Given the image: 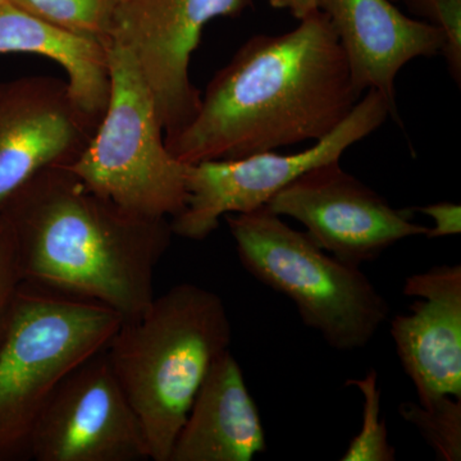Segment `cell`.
<instances>
[{
  "instance_id": "7",
  "label": "cell",
  "mask_w": 461,
  "mask_h": 461,
  "mask_svg": "<svg viewBox=\"0 0 461 461\" xmlns=\"http://www.w3.org/2000/svg\"><path fill=\"white\" fill-rule=\"evenodd\" d=\"M388 117L397 118V109L379 91L369 89L335 130L299 153L271 150L187 165L186 202L171 220L173 235L202 241L218 229L221 218L263 208L305 172L339 160Z\"/></svg>"
},
{
  "instance_id": "23",
  "label": "cell",
  "mask_w": 461,
  "mask_h": 461,
  "mask_svg": "<svg viewBox=\"0 0 461 461\" xmlns=\"http://www.w3.org/2000/svg\"><path fill=\"white\" fill-rule=\"evenodd\" d=\"M5 2H7V0H0V5H2Z\"/></svg>"
},
{
  "instance_id": "5",
  "label": "cell",
  "mask_w": 461,
  "mask_h": 461,
  "mask_svg": "<svg viewBox=\"0 0 461 461\" xmlns=\"http://www.w3.org/2000/svg\"><path fill=\"white\" fill-rule=\"evenodd\" d=\"M224 218L242 267L286 295L330 348H362L387 321V300L360 267L330 256L267 206Z\"/></svg>"
},
{
  "instance_id": "16",
  "label": "cell",
  "mask_w": 461,
  "mask_h": 461,
  "mask_svg": "<svg viewBox=\"0 0 461 461\" xmlns=\"http://www.w3.org/2000/svg\"><path fill=\"white\" fill-rule=\"evenodd\" d=\"M14 7L50 25L93 39L111 42L112 21L118 0H7Z\"/></svg>"
},
{
  "instance_id": "11",
  "label": "cell",
  "mask_w": 461,
  "mask_h": 461,
  "mask_svg": "<svg viewBox=\"0 0 461 461\" xmlns=\"http://www.w3.org/2000/svg\"><path fill=\"white\" fill-rule=\"evenodd\" d=\"M96 126L67 81L27 76L0 83V209L42 169L72 165Z\"/></svg>"
},
{
  "instance_id": "24",
  "label": "cell",
  "mask_w": 461,
  "mask_h": 461,
  "mask_svg": "<svg viewBox=\"0 0 461 461\" xmlns=\"http://www.w3.org/2000/svg\"><path fill=\"white\" fill-rule=\"evenodd\" d=\"M393 2H402V0H393Z\"/></svg>"
},
{
  "instance_id": "12",
  "label": "cell",
  "mask_w": 461,
  "mask_h": 461,
  "mask_svg": "<svg viewBox=\"0 0 461 461\" xmlns=\"http://www.w3.org/2000/svg\"><path fill=\"white\" fill-rule=\"evenodd\" d=\"M403 295L417 297L409 314L391 321V338L420 403L461 399V266L433 267L406 278Z\"/></svg>"
},
{
  "instance_id": "6",
  "label": "cell",
  "mask_w": 461,
  "mask_h": 461,
  "mask_svg": "<svg viewBox=\"0 0 461 461\" xmlns=\"http://www.w3.org/2000/svg\"><path fill=\"white\" fill-rule=\"evenodd\" d=\"M108 62L107 108L87 147L66 167L124 211L171 221L186 202L187 165L167 148L153 94L131 51L111 41Z\"/></svg>"
},
{
  "instance_id": "9",
  "label": "cell",
  "mask_w": 461,
  "mask_h": 461,
  "mask_svg": "<svg viewBox=\"0 0 461 461\" xmlns=\"http://www.w3.org/2000/svg\"><path fill=\"white\" fill-rule=\"evenodd\" d=\"M305 227L317 247L341 262L360 267L378 259L403 239L426 236L412 209H396L339 166V160L305 172L266 205Z\"/></svg>"
},
{
  "instance_id": "8",
  "label": "cell",
  "mask_w": 461,
  "mask_h": 461,
  "mask_svg": "<svg viewBox=\"0 0 461 461\" xmlns=\"http://www.w3.org/2000/svg\"><path fill=\"white\" fill-rule=\"evenodd\" d=\"M253 0H118L111 41L127 48L149 85L165 138L181 131L198 113L202 93L190 63L203 30L220 17H236Z\"/></svg>"
},
{
  "instance_id": "1",
  "label": "cell",
  "mask_w": 461,
  "mask_h": 461,
  "mask_svg": "<svg viewBox=\"0 0 461 461\" xmlns=\"http://www.w3.org/2000/svg\"><path fill=\"white\" fill-rule=\"evenodd\" d=\"M363 94L329 17L314 12L290 32L245 41L209 81L195 117L166 145L194 165L318 141Z\"/></svg>"
},
{
  "instance_id": "2",
  "label": "cell",
  "mask_w": 461,
  "mask_h": 461,
  "mask_svg": "<svg viewBox=\"0 0 461 461\" xmlns=\"http://www.w3.org/2000/svg\"><path fill=\"white\" fill-rule=\"evenodd\" d=\"M0 213L14 230L23 281L107 305L123 320L156 297L171 221L124 211L65 166L33 176Z\"/></svg>"
},
{
  "instance_id": "18",
  "label": "cell",
  "mask_w": 461,
  "mask_h": 461,
  "mask_svg": "<svg viewBox=\"0 0 461 461\" xmlns=\"http://www.w3.org/2000/svg\"><path fill=\"white\" fill-rule=\"evenodd\" d=\"M345 386H354L363 396L362 429L348 445L342 461H393L396 450L388 442L386 420H381V391L375 369L362 379H348Z\"/></svg>"
},
{
  "instance_id": "14",
  "label": "cell",
  "mask_w": 461,
  "mask_h": 461,
  "mask_svg": "<svg viewBox=\"0 0 461 461\" xmlns=\"http://www.w3.org/2000/svg\"><path fill=\"white\" fill-rule=\"evenodd\" d=\"M266 447L262 420L241 366L224 351L199 388L169 461H250Z\"/></svg>"
},
{
  "instance_id": "3",
  "label": "cell",
  "mask_w": 461,
  "mask_h": 461,
  "mask_svg": "<svg viewBox=\"0 0 461 461\" xmlns=\"http://www.w3.org/2000/svg\"><path fill=\"white\" fill-rule=\"evenodd\" d=\"M230 339L222 299L187 282L154 297L115 330L105 351L140 420L151 460L169 461L194 399Z\"/></svg>"
},
{
  "instance_id": "4",
  "label": "cell",
  "mask_w": 461,
  "mask_h": 461,
  "mask_svg": "<svg viewBox=\"0 0 461 461\" xmlns=\"http://www.w3.org/2000/svg\"><path fill=\"white\" fill-rule=\"evenodd\" d=\"M122 321L107 305L23 282L0 339V460L27 455L57 388Z\"/></svg>"
},
{
  "instance_id": "10",
  "label": "cell",
  "mask_w": 461,
  "mask_h": 461,
  "mask_svg": "<svg viewBox=\"0 0 461 461\" xmlns=\"http://www.w3.org/2000/svg\"><path fill=\"white\" fill-rule=\"evenodd\" d=\"M27 455L38 461L150 459L140 420L107 351L91 357L59 384L32 430Z\"/></svg>"
},
{
  "instance_id": "21",
  "label": "cell",
  "mask_w": 461,
  "mask_h": 461,
  "mask_svg": "<svg viewBox=\"0 0 461 461\" xmlns=\"http://www.w3.org/2000/svg\"><path fill=\"white\" fill-rule=\"evenodd\" d=\"M414 211L429 215L433 226L427 230V239L459 235L461 232V206L456 203L441 202L415 208Z\"/></svg>"
},
{
  "instance_id": "13",
  "label": "cell",
  "mask_w": 461,
  "mask_h": 461,
  "mask_svg": "<svg viewBox=\"0 0 461 461\" xmlns=\"http://www.w3.org/2000/svg\"><path fill=\"white\" fill-rule=\"evenodd\" d=\"M354 83L377 90L397 109L396 78L421 57L441 54L444 35L423 20L406 16L393 0H323Z\"/></svg>"
},
{
  "instance_id": "15",
  "label": "cell",
  "mask_w": 461,
  "mask_h": 461,
  "mask_svg": "<svg viewBox=\"0 0 461 461\" xmlns=\"http://www.w3.org/2000/svg\"><path fill=\"white\" fill-rule=\"evenodd\" d=\"M47 57L68 76L76 104L94 122L104 114L111 90L108 45L50 25L5 2L0 5V54Z\"/></svg>"
},
{
  "instance_id": "17",
  "label": "cell",
  "mask_w": 461,
  "mask_h": 461,
  "mask_svg": "<svg viewBox=\"0 0 461 461\" xmlns=\"http://www.w3.org/2000/svg\"><path fill=\"white\" fill-rule=\"evenodd\" d=\"M399 411L403 420L420 430L439 459L461 460V399L439 396L426 403L402 402Z\"/></svg>"
},
{
  "instance_id": "20",
  "label": "cell",
  "mask_w": 461,
  "mask_h": 461,
  "mask_svg": "<svg viewBox=\"0 0 461 461\" xmlns=\"http://www.w3.org/2000/svg\"><path fill=\"white\" fill-rule=\"evenodd\" d=\"M23 282L14 230L7 218L0 213V339L16 305Z\"/></svg>"
},
{
  "instance_id": "22",
  "label": "cell",
  "mask_w": 461,
  "mask_h": 461,
  "mask_svg": "<svg viewBox=\"0 0 461 461\" xmlns=\"http://www.w3.org/2000/svg\"><path fill=\"white\" fill-rule=\"evenodd\" d=\"M269 5L276 9L287 11L297 21L321 11L323 0H268Z\"/></svg>"
},
{
  "instance_id": "19",
  "label": "cell",
  "mask_w": 461,
  "mask_h": 461,
  "mask_svg": "<svg viewBox=\"0 0 461 461\" xmlns=\"http://www.w3.org/2000/svg\"><path fill=\"white\" fill-rule=\"evenodd\" d=\"M412 14L444 35L441 56L457 86L461 85V0H402Z\"/></svg>"
}]
</instances>
